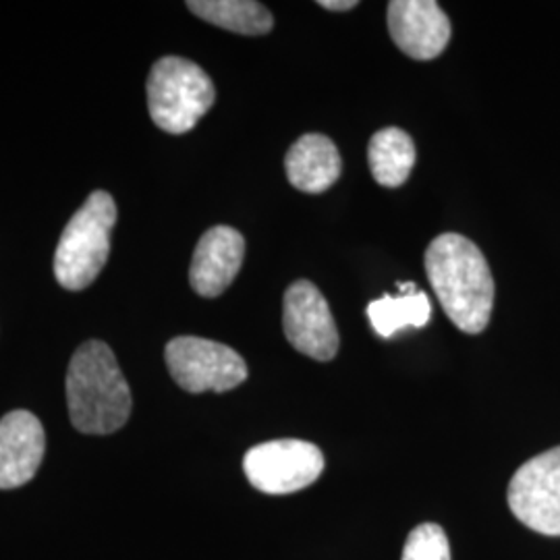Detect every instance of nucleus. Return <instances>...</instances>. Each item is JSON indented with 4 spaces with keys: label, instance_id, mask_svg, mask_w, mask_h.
Here are the masks:
<instances>
[{
    "label": "nucleus",
    "instance_id": "obj_1",
    "mask_svg": "<svg viewBox=\"0 0 560 560\" xmlns=\"http://www.w3.org/2000/svg\"><path fill=\"white\" fill-rule=\"evenodd\" d=\"M425 275L444 314L459 330L480 335L494 307V279L474 241L444 233L425 249Z\"/></svg>",
    "mask_w": 560,
    "mask_h": 560
},
{
    "label": "nucleus",
    "instance_id": "obj_2",
    "mask_svg": "<svg viewBox=\"0 0 560 560\" xmlns=\"http://www.w3.org/2000/svg\"><path fill=\"white\" fill-rule=\"evenodd\" d=\"M67 402L71 423L83 434H113L129 420L131 390L106 342L88 340L73 353Z\"/></svg>",
    "mask_w": 560,
    "mask_h": 560
},
{
    "label": "nucleus",
    "instance_id": "obj_3",
    "mask_svg": "<svg viewBox=\"0 0 560 560\" xmlns=\"http://www.w3.org/2000/svg\"><path fill=\"white\" fill-rule=\"evenodd\" d=\"M117 203L106 191H94L65 226L55 254V277L60 287L81 291L101 275L110 254Z\"/></svg>",
    "mask_w": 560,
    "mask_h": 560
},
{
    "label": "nucleus",
    "instance_id": "obj_4",
    "mask_svg": "<svg viewBox=\"0 0 560 560\" xmlns=\"http://www.w3.org/2000/svg\"><path fill=\"white\" fill-rule=\"evenodd\" d=\"M148 110L162 131H191L217 101V88L200 65L180 57H162L148 75Z\"/></svg>",
    "mask_w": 560,
    "mask_h": 560
},
{
    "label": "nucleus",
    "instance_id": "obj_5",
    "mask_svg": "<svg viewBox=\"0 0 560 560\" xmlns=\"http://www.w3.org/2000/svg\"><path fill=\"white\" fill-rule=\"evenodd\" d=\"M164 360L173 381L194 395L226 393L247 381V365L240 353L217 340L177 337L166 345Z\"/></svg>",
    "mask_w": 560,
    "mask_h": 560
},
{
    "label": "nucleus",
    "instance_id": "obj_6",
    "mask_svg": "<svg viewBox=\"0 0 560 560\" xmlns=\"http://www.w3.org/2000/svg\"><path fill=\"white\" fill-rule=\"evenodd\" d=\"M243 471L264 494H293L320 478L324 455L307 441L261 442L245 453Z\"/></svg>",
    "mask_w": 560,
    "mask_h": 560
},
{
    "label": "nucleus",
    "instance_id": "obj_7",
    "mask_svg": "<svg viewBox=\"0 0 560 560\" xmlns=\"http://www.w3.org/2000/svg\"><path fill=\"white\" fill-rule=\"evenodd\" d=\"M513 515L541 536H560V446L523 463L509 483Z\"/></svg>",
    "mask_w": 560,
    "mask_h": 560
},
{
    "label": "nucleus",
    "instance_id": "obj_8",
    "mask_svg": "<svg viewBox=\"0 0 560 560\" xmlns=\"http://www.w3.org/2000/svg\"><path fill=\"white\" fill-rule=\"evenodd\" d=\"M282 328L289 342L307 358L335 360L339 330L320 289L310 280H295L282 300Z\"/></svg>",
    "mask_w": 560,
    "mask_h": 560
},
{
    "label": "nucleus",
    "instance_id": "obj_9",
    "mask_svg": "<svg viewBox=\"0 0 560 560\" xmlns=\"http://www.w3.org/2000/svg\"><path fill=\"white\" fill-rule=\"evenodd\" d=\"M388 32L400 52L416 60L441 57L453 36L451 20L434 0L388 2Z\"/></svg>",
    "mask_w": 560,
    "mask_h": 560
},
{
    "label": "nucleus",
    "instance_id": "obj_10",
    "mask_svg": "<svg viewBox=\"0 0 560 560\" xmlns=\"http://www.w3.org/2000/svg\"><path fill=\"white\" fill-rule=\"evenodd\" d=\"M245 240L237 229L219 224L198 241L189 268V282L201 298H219L240 275Z\"/></svg>",
    "mask_w": 560,
    "mask_h": 560
},
{
    "label": "nucleus",
    "instance_id": "obj_11",
    "mask_svg": "<svg viewBox=\"0 0 560 560\" xmlns=\"http://www.w3.org/2000/svg\"><path fill=\"white\" fill-rule=\"evenodd\" d=\"M46 448L40 420L30 411H11L0 420V490L34 480Z\"/></svg>",
    "mask_w": 560,
    "mask_h": 560
},
{
    "label": "nucleus",
    "instance_id": "obj_12",
    "mask_svg": "<svg viewBox=\"0 0 560 560\" xmlns=\"http://www.w3.org/2000/svg\"><path fill=\"white\" fill-rule=\"evenodd\" d=\"M284 171L295 189L324 194L339 180L342 171L339 148L322 133L301 136L287 152Z\"/></svg>",
    "mask_w": 560,
    "mask_h": 560
},
{
    "label": "nucleus",
    "instance_id": "obj_13",
    "mask_svg": "<svg viewBox=\"0 0 560 560\" xmlns=\"http://www.w3.org/2000/svg\"><path fill=\"white\" fill-rule=\"evenodd\" d=\"M399 298L382 295L365 310L374 332L382 339H390L405 328H423L432 318V305L428 295L413 282H399Z\"/></svg>",
    "mask_w": 560,
    "mask_h": 560
},
{
    "label": "nucleus",
    "instance_id": "obj_14",
    "mask_svg": "<svg viewBox=\"0 0 560 560\" xmlns=\"http://www.w3.org/2000/svg\"><path fill=\"white\" fill-rule=\"evenodd\" d=\"M416 161V143L399 127H386L376 131L368 145L370 171L376 183L388 189H397L409 179Z\"/></svg>",
    "mask_w": 560,
    "mask_h": 560
},
{
    "label": "nucleus",
    "instance_id": "obj_15",
    "mask_svg": "<svg viewBox=\"0 0 560 560\" xmlns=\"http://www.w3.org/2000/svg\"><path fill=\"white\" fill-rule=\"evenodd\" d=\"M187 9L200 20L241 36L272 32V13L256 0H189Z\"/></svg>",
    "mask_w": 560,
    "mask_h": 560
},
{
    "label": "nucleus",
    "instance_id": "obj_16",
    "mask_svg": "<svg viewBox=\"0 0 560 560\" xmlns=\"http://www.w3.org/2000/svg\"><path fill=\"white\" fill-rule=\"evenodd\" d=\"M400 560H451V544L441 525L421 523L405 541Z\"/></svg>",
    "mask_w": 560,
    "mask_h": 560
},
{
    "label": "nucleus",
    "instance_id": "obj_17",
    "mask_svg": "<svg viewBox=\"0 0 560 560\" xmlns=\"http://www.w3.org/2000/svg\"><path fill=\"white\" fill-rule=\"evenodd\" d=\"M318 4L328 11H351L358 7V0H320Z\"/></svg>",
    "mask_w": 560,
    "mask_h": 560
}]
</instances>
